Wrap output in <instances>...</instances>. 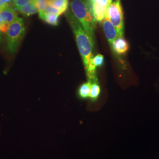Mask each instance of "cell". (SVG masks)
Returning <instances> with one entry per match:
<instances>
[{
    "mask_svg": "<svg viewBox=\"0 0 159 159\" xmlns=\"http://www.w3.org/2000/svg\"><path fill=\"white\" fill-rule=\"evenodd\" d=\"M66 17L73 31L80 53L83 60L85 69L87 70L91 64L94 41L91 40L90 36L85 32L72 12L66 11Z\"/></svg>",
    "mask_w": 159,
    "mask_h": 159,
    "instance_id": "6da1fadb",
    "label": "cell"
},
{
    "mask_svg": "<svg viewBox=\"0 0 159 159\" xmlns=\"http://www.w3.org/2000/svg\"><path fill=\"white\" fill-rule=\"evenodd\" d=\"M71 9L85 32L94 41L96 21L93 17L89 0H72Z\"/></svg>",
    "mask_w": 159,
    "mask_h": 159,
    "instance_id": "7a4b0ae2",
    "label": "cell"
},
{
    "mask_svg": "<svg viewBox=\"0 0 159 159\" xmlns=\"http://www.w3.org/2000/svg\"><path fill=\"white\" fill-rule=\"evenodd\" d=\"M25 30L24 23L21 18H17L14 22L9 24L6 35L8 48L11 54L17 51L25 34Z\"/></svg>",
    "mask_w": 159,
    "mask_h": 159,
    "instance_id": "3957f363",
    "label": "cell"
},
{
    "mask_svg": "<svg viewBox=\"0 0 159 159\" xmlns=\"http://www.w3.org/2000/svg\"><path fill=\"white\" fill-rule=\"evenodd\" d=\"M106 16L117 31L119 37H123L124 17L120 0H116L109 6Z\"/></svg>",
    "mask_w": 159,
    "mask_h": 159,
    "instance_id": "277c9868",
    "label": "cell"
},
{
    "mask_svg": "<svg viewBox=\"0 0 159 159\" xmlns=\"http://www.w3.org/2000/svg\"><path fill=\"white\" fill-rule=\"evenodd\" d=\"M102 24L105 35L108 40L109 44L111 46L114 41L119 37L117 31L107 16L102 20Z\"/></svg>",
    "mask_w": 159,
    "mask_h": 159,
    "instance_id": "5b68a950",
    "label": "cell"
},
{
    "mask_svg": "<svg viewBox=\"0 0 159 159\" xmlns=\"http://www.w3.org/2000/svg\"><path fill=\"white\" fill-rule=\"evenodd\" d=\"M18 17L14 9L10 6H6L0 10V20L9 25L14 22Z\"/></svg>",
    "mask_w": 159,
    "mask_h": 159,
    "instance_id": "8992f818",
    "label": "cell"
},
{
    "mask_svg": "<svg viewBox=\"0 0 159 159\" xmlns=\"http://www.w3.org/2000/svg\"><path fill=\"white\" fill-rule=\"evenodd\" d=\"M111 47L116 54L121 55L125 54L128 51L129 46L127 41L123 38V37H118L114 41Z\"/></svg>",
    "mask_w": 159,
    "mask_h": 159,
    "instance_id": "52a82bcc",
    "label": "cell"
},
{
    "mask_svg": "<svg viewBox=\"0 0 159 159\" xmlns=\"http://www.w3.org/2000/svg\"><path fill=\"white\" fill-rule=\"evenodd\" d=\"M92 10L97 11L107 12L112 0H89Z\"/></svg>",
    "mask_w": 159,
    "mask_h": 159,
    "instance_id": "ba28073f",
    "label": "cell"
},
{
    "mask_svg": "<svg viewBox=\"0 0 159 159\" xmlns=\"http://www.w3.org/2000/svg\"><path fill=\"white\" fill-rule=\"evenodd\" d=\"M17 10L20 13L23 14V16L26 17L33 16L38 12V9L35 4V1L26 6L20 8H17Z\"/></svg>",
    "mask_w": 159,
    "mask_h": 159,
    "instance_id": "9c48e42d",
    "label": "cell"
},
{
    "mask_svg": "<svg viewBox=\"0 0 159 159\" xmlns=\"http://www.w3.org/2000/svg\"><path fill=\"white\" fill-rule=\"evenodd\" d=\"M48 5L57 8L65 12L67 10L68 0H47Z\"/></svg>",
    "mask_w": 159,
    "mask_h": 159,
    "instance_id": "30bf717a",
    "label": "cell"
},
{
    "mask_svg": "<svg viewBox=\"0 0 159 159\" xmlns=\"http://www.w3.org/2000/svg\"><path fill=\"white\" fill-rule=\"evenodd\" d=\"M101 93V88L98 82L91 83L89 97L93 102H96Z\"/></svg>",
    "mask_w": 159,
    "mask_h": 159,
    "instance_id": "8fae6325",
    "label": "cell"
},
{
    "mask_svg": "<svg viewBox=\"0 0 159 159\" xmlns=\"http://www.w3.org/2000/svg\"><path fill=\"white\" fill-rule=\"evenodd\" d=\"M91 85V83L90 81H88L81 85L78 91V94L80 98L85 99L89 97Z\"/></svg>",
    "mask_w": 159,
    "mask_h": 159,
    "instance_id": "7c38bea8",
    "label": "cell"
},
{
    "mask_svg": "<svg viewBox=\"0 0 159 159\" xmlns=\"http://www.w3.org/2000/svg\"><path fill=\"white\" fill-rule=\"evenodd\" d=\"M35 2L39 13V17L42 19L45 14L46 7L48 5L47 0H35Z\"/></svg>",
    "mask_w": 159,
    "mask_h": 159,
    "instance_id": "4fadbf2b",
    "label": "cell"
},
{
    "mask_svg": "<svg viewBox=\"0 0 159 159\" xmlns=\"http://www.w3.org/2000/svg\"><path fill=\"white\" fill-rule=\"evenodd\" d=\"M59 16L54 15V14H44V16L42 18V20H44L45 22L50 24L52 25H57L59 23L58 20Z\"/></svg>",
    "mask_w": 159,
    "mask_h": 159,
    "instance_id": "5bb4252c",
    "label": "cell"
},
{
    "mask_svg": "<svg viewBox=\"0 0 159 159\" xmlns=\"http://www.w3.org/2000/svg\"><path fill=\"white\" fill-rule=\"evenodd\" d=\"M104 56L100 54H98L96 56L92 57L91 64L96 68V67H99L102 66L104 64Z\"/></svg>",
    "mask_w": 159,
    "mask_h": 159,
    "instance_id": "9a60e30c",
    "label": "cell"
},
{
    "mask_svg": "<svg viewBox=\"0 0 159 159\" xmlns=\"http://www.w3.org/2000/svg\"><path fill=\"white\" fill-rule=\"evenodd\" d=\"M64 12L61 10L50 5H47L45 10V14H54L57 16H60Z\"/></svg>",
    "mask_w": 159,
    "mask_h": 159,
    "instance_id": "2e32d148",
    "label": "cell"
},
{
    "mask_svg": "<svg viewBox=\"0 0 159 159\" xmlns=\"http://www.w3.org/2000/svg\"><path fill=\"white\" fill-rule=\"evenodd\" d=\"M34 1L35 0H12V4L17 9L18 8L26 6Z\"/></svg>",
    "mask_w": 159,
    "mask_h": 159,
    "instance_id": "e0dca14e",
    "label": "cell"
},
{
    "mask_svg": "<svg viewBox=\"0 0 159 159\" xmlns=\"http://www.w3.org/2000/svg\"><path fill=\"white\" fill-rule=\"evenodd\" d=\"M12 0H0V10L6 6H10Z\"/></svg>",
    "mask_w": 159,
    "mask_h": 159,
    "instance_id": "ac0fdd59",
    "label": "cell"
}]
</instances>
